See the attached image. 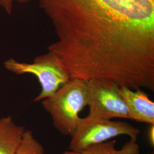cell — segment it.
Instances as JSON below:
<instances>
[{
    "label": "cell",
    "mask_w": 154,
    "mask_h": 154,
    "mask_svg": "<svg viewBox=\"0 0 154 154\" xmlns=\"http://www.w3.org/2000/svg\"><path fill=\"white\" fill-rule=\"evenodd\" d=\"M140 130L123 121L85 117L80 123L69 144V150L78 151L90 146L103 143L112 138L126 135L137 141Z\"/></svg>",
    "instance_id": "obj_4"
},
{
    "label": "cell",
    "mask_w": 154,
    "mask_h": 154,
    "mask_svg": "<svg viewBox=\"0 0 154 154\" xmlns=\"http://www.w3.org/2000/svg\"><path fill=\"white\" fill-rule=\"evenodd\" d=\"M42 145L34 137L31 130H26L16 154H44Z\"/></svg>",
    "instance_id": "obj_9"
},
{
    "label": "cell",
    "mask_w": 154,
    "mask_h": 154,
    "mask_svg": "<svg viewBox=\"0 0 154 154\" xmlns=\"http://www.w3.org/2000/svg\"><path fill=\"white\" fill-rule=\"evenodd\" d=\"M66 55L104 65L132 54L154 34V0H39Z\"/></svg>",
    "instance_id": "obj_1"
},
{
    "label": "cell",
    "mask_w": 154,
    "mask_h": 154,
    "mask_svg": "<svg viewBox=\"0 0 154 154\" xmlns=\"http://www.w3.org/2000/svg\"><path fill=\"white\" fill-rule=\"evenodd\" d=\"M120 92L128 107L129 119L154 124V102L142 88L132 90L120 86Z\"/></svg>",
    "instance_id": "obj_6"
},
{
    "label": "cell",
    "mask_w": 154,
    "mask_h": 154,
    "mask_svg": "<svg viewBox=\"0 0 154 154\" xmlns=\"http://www.w3.org/2000/svg\"><path fill=\"white\" fill-rule=\"evenodd\" d=\"M147 138L149 145L154 148V124L149 125L147 131Z\"/></svg>",
    "instance_id": "obj_11"
},
{
    "label": "cell",
    "mask_w": 154,
    "mask_h": 154,
    "mask_svg": "<svg viewBox=\"0 0 154 154\" xmlns=\"http://www.w3.org/2000/svg\"><path fill=\"white\" fill-rule=\"evenodd\" d=\"M116 144L115 140H108L90 146L78 151H65L63 154H140V146L136 140L130 139L119 149L116 148Z\"/></svg>",
    "instance_id": "obj_8"
},
{
    "label": "cell",
    "mask_w": 154,
    "mask_h": 154,
    "mask_svg": "<svg viewBox=\"0 0 154 154\" xmlns=\"http://www.w3.org/2000/svg\"><path fill=\"white\" fill-rule=\"evenodd\" d=\"M41 101L55 128L63 135L72 137L80 123L79 114L88 106L87 81L70 79L53 95Z\"/></svg>",
    "instance_id": "obj_2"
},
{
    "label": "cell",
    "mask_w": 154,
    "mask_h": 154,
    "mask_svg": "<svg viewBox=\"0 0 154 154\" xmlns=\"http://www.w3.org/2000/svg\"><path fill=\"white\" fill-rule=\"evenodd\" d=\"M4 66L8 71L18 75L30 74L38 78L41 91L34 102L41 101L53 95L71 79L55 57L49 52L37 57L31 63L11 58L4 62Z\"/></svg>",
    "instance_id": "obj_3"
},
{
    "label": "cell",
    "mask_w": 154,
    "mask_h": 154,
    "mask_svg": "<svg viewBox=\"0 0 154 154\" xmlns=\"http://www.w3.org/2000/svg\"><path fill=\"white\" fill-rule=\"evenodd\" d=\"M154 154V152H149V153H148V154Z\"/></svg>",
    "instance_id": "obj_12"
},
{
    "label": "cell",
    "mask_w": 154,
    "mask_h": 154,
    "mask_svg": "<svg viewBox=\"0 0 154 154\" xmlns=\"http://www.w3.org/2000/svg\"><path fill=\"white\" fill-rule=\"evenodd\" d=\"M87 81L89 118L107 119H129L128 110L120 92V85L107 79H92Z\"/></svg>",
    "instance_id": "obj_5"
},
{
    "label": "cell",
    "mask_w": 154,
    "mask_h": 154,
    "mask_svg": "<svg viewBox=\"0 0 154 154\" xmlns=\"http://www.w3.org/2000/svg\"><path fill=\"white\" fill-rule=\"evenodd\" d=\"M30 0H0V7L2 8L8 14H11L13 11L14 2L27 3Z\"/></svg>",
    "instance_id": "obj_10"
},
{
    "label": "cell",
    "mask_w": 154,
    "mask_h": 154,
    "mask_svg": "<svg viewBox=\"0 0 154 154\" xmlns=\"http://www.w3.org/2000/svg\"><path fill=\"white\" fill-rule=\"evenodd\" d=\"M25 131L11 116L0 118V154H16Z\"/></svg>",
    "instance_id": "obj_7"
}]
</instances>
